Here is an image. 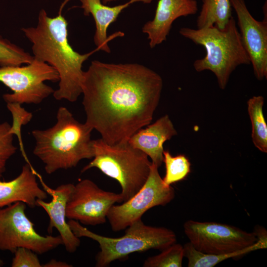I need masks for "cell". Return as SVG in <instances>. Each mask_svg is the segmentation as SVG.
<instances>
[{"instance_id": "cell-12", "label": "cell", "mask_w": 267, "mask_h": 267, "mask_svg": "<svg viewBox=\"0 0 267 267\" xmlns=\"http://www.w3.org/2000/svg\"><path fill=\"white\" fill-rule=\"evenodd\" d=\"M230 0L237 16L236 24L254 74L258 80L267 79V2L263 6L264 18L262 21H258L252 15L244 0Z\"/></svg>"}, {"instance_id": "cell-29", "label": "cell", "mask_w": 267, "mask_h": 267, "mask_svg": "<svg viewBox=\"0 0 267 267\" xmlns=\"http://www.w3.org/2000/svg\"><path fill=\"white\" fill-rule=\"evenodd\" d=\"M4 263L3 261L0 259V267L3 266Z\"/></svg>"}, {"instance_id": "cell-8", "label": "cell", "mask_w": 267, "mask_h": 267, "mask_svg": "<svg viewBox=\"0 0 267 267\" xmlns=\"http://www.w3.org/2000/svg\"><path fill=\"white\" fill-rule=\"evenodd\" d=\"M26 204L17 202L0 208V250L14 253L18 248L44 254L63 245L59 235L42 236L25 213Z\"/></svg>"}, {"instance_id": "cell-1", "label": "cell", "mask_w": 267, "mask_h": 267, "mask_svg": "<svg viewBox=\"0 0 267 267\" xmlns=\"http://www.w3.org/2000/svg\"><path fill=\"white\" fill-rule=\"evenodd\" d=\"M162 89L161 76L143 65L93 60L82 86L85 123L108 144L128 141L151 123Z\"/></svg>"}, {"instance_id": "cell-22", "label": "cell", "mask_w": 267, "mask_h": 267, "mask_svg": "<svg viewBox=\"0 0 267 267\" xmlns=\"http://www.w3.org/2000/svg\"><path fill=\"white\" fill-rule=\"evenodd\" d=\"M34 58L23 48L0 35V67L28 64Z\"/></svg>"}, {"instance_id": "cell-7", "label": "cell", "mask_w": 267, "mask_h": 267, "mask_svg": "<svg viewBox=\"0 0 267 267\" xmlns=\"http://www.w3.org/2000/svg\"><path fill=\"white\" fill-rule=\"evenodd\" d=\"M46 81L59 82L58 74L51 66L35 58L25 66L0 67V82L12 91L2 95L7 104L41 103L54 91L44 83Z\"/></svg>"}, {"instance_id": "cell-9", "label": "cell", "mask_w": 267, "mask_h": 267, "mask_svg": "<svg viewBox=\"0 0 267 267\" xmlns=\"http://www.w3.org/2000/svg\"><path fill=\"white\" fill-rule=\"evenodd\" d=\"M175 196L174 188L166 185L161 178L158 167L152 163L148 178L142 188L131 199L121 205H113L107 219L114 231L125 229L150 209L164 206Z\"/></svg>"}, {"instance_id": "cell-24", "label": "cell", "mask_w": 267, "mask_h": 267, "mask_svg": "<svg viewBox=\"0 0 267 267\" xmlns=\"http://www.w3.org/2000/svg\"><path fill=\"white\" fill-rule=\"evenodd\" d=\"M10 129L11 125L7 122L0 124V178L5 171L7 161L17 150Z\"/></svg>"}, {"instance_id": "cell-2", "label": "cell", "mask_w": 267, "mask_h": 267, "mask_svg": "<svg viewBox=\"0 0 267 267\" xmlns=\"http://www.w3.org/2000/svg\"><path fill=\"white\" fill-rule=\"evenodd\" d=\"M70 0L61 5L58 15L50 17L44 9L39 13L35 27L22 28L21 31L32 43L34 57L47 63L57 72L59 87L53 95L55 99L77 101L82 92L84 72L83 63L95 51L81 54L75 51L68 39V23L62 9Z\"/></svg>"}, {"instance_id": "cell-23", "label": "cell", "mask_w": 267, "mask_h": 267, "mask_svg": "<svg viewBox=\"0 0 267 267\" xmlns=\"http://www.w3.org/2000/svg\"><path fill=\"white\" fill-rule=\"evenodd\" d=\"M184 257L183 246L174 243L160 254L148 257L143 264L144 267H181Z\"/></svg>"}, {"instance_id": "cell-10", "label": "cell", "mask_w": 267, "mask_h": 267, "mask_svg": "<svg viewBox=\"0 0 267 267\" xmlns=\"http://www.w3.org/2000/svg\"><path fill=\"white\" fill-rule=\"evenodd\" d=\"M183 229L194 248L209 254H225L240 251L257 241L253 232L214 222L190 220L185 222Z\"/></svg>"}, {"instance_id": "cell-25", "label": "cell", "mask_w": 267, "mask_h": 267, "mask_svg": "<svg viewBox=\"0 0 267 267\" xmlns=\"http://www.w3.org/2000/svg\"><path fill=\"white\" fill-rule=\"evenodd\" d=\"M20 105L21 104L17 103L7 104V107L13 116V124L11 126L10 132L19 137L20 148L22 149L24 156H25L23 143L21 141L20 128L21 125L26 124L31 120L32 115V113L26 111Z\"/></svg>"}, {"instance_id": "cell-5", "label": "cell", "mask_w": 267, "mask_h": 267, "mask_svg": "<svg viewBox=\"0 0 267 267\" xmlns=\"http://www.w3.org/2000/svg\"><path fill=\"white\" fill-rule=\"evenodd\" d=\"M67 222L77 237H88L99 244L100 250L95 258L96 267H108L112 262L135 252L150 249L162 251L177 241L176 234L171 229L145 224L141 219L127 227L123 236L116 238L97 234L77 221L69 220Z\"/></svg>"}, {"instance_id": "cell-3", "label": "cell", "mask_w": 267, "mask_h": 267, "mask_svg": "<svg viewBox=\"0 0 267 267\" xmlns=\"http://www.w3.org/2000/svg\"><path fill=\"white\" fill-rule=\"evenodd\" d=\"M92 130L77 121L67 108L60 107L52 127L32 131L36 141L33 154L44 163L48 175L75 167L82 160L94 156Z\"/></svg>"}, {"instance_id": "cell-14", "label": "cell", "mask_w": 267, "mask_h": 267, "mask_svg": "<svg viewBox=\"0 0 267 267\" xmlns=\"http://www.w3.org/2000/svg\"><path fill=\"white\" fill-rule=\"evenodd\" d=\"M197 11L196 0H159L153 19L146 22L142 28V32L147 35L150 48L167 40L176 19L194 15Z\"/></svg>"}, {"instance_id": "cell-15", "label": "cell", "mask_w": 267, "mask_h": 267, "mask_svg": "<svg viewBox=\"0 0 267 267\" xmlns=\"http://www.w3.org/2000/svg\"><path fill=\"white\" fill-rule=\"evenodd\" d=\"M36 176V172L28 162L15 178L9 181L0 180V208L17 202L34 208L37 206L38 199H46L47 193L40 187Z\"/></svg>"}, {"instance_id": "cell-4", "label": "cell", "mask_w": 267, "mask_h": 267, "mask_svg": "<svg viewBox=\"0 0 267 267\" xmlns=\"http://www.w3.org/2000/svg\"><path fill=\"white\" fill-rule=\"evenodd\" d=\"M179 33L196 44L204 47L205 56L195 60L193 67L198 72L211 71L222 89L226 88L231 73L237 67L250 64V58L233 17L223 29L215 26L201 29L182 27Z\"/></svg>"}, {"instance_id": "cell-28", "label": "cell", "mask_w": 267, "mask_h": 267, "mask_svg": "<svg viewBox=\"0 0 267 267\" xmlns=\"http://www.w3.org/2000/svg\"><path fill=\"white\" fill-rule=\"evenodd\" d=\"M118 0H101L102 2L104 4H107L108 3L111 2L112 1H115Z\"/></svg>"}, {"instance_id": "cell-18", "label": "cell", "mask_w": 267, "mask_h": 267, "mask_svg": "<svg viewBox=\"0 0 267 267\" xmlns=\"http://www.w3.org/2000/svg\"><path fill=\"white\" fill-rule=\"evenodd\" d=\"M183 246L184 257L188 260V267H213L225 260L240 258L251 252L267 248V242L257 239L254 244L241 250L221 255L209 254L200 252L189 242Z\"/></svg>"}, {"instance_id": "cell-19", "label": "cell", "mask_w": 267, "mask_h": 267, "mask_svg": "<svg viewBox=\"0 0 267 267\" xmlns=\"http://www.w3.org/2000/svg\"><path fill=\"white\" fill-rule=\"evenodd\" d=\"M201 8L196 20L197 28L215 26L224 29L232 16L230 0H202Z\"/></svg>"}, {"instance_id": "cell-26", "label": "cell", "mask_w": 267, "mask_h": 267, "mask_svg": "<svg viewBox=\"0 0 267 267\" xmlns=\"http://www.w3.org/2000/svg\"><path fill=\"white\" fill-rule=\"evenodd\" d=\"M12 267H43L37 254L29 249L20 247L14 253Z\"/></svg>"}, {"instance_id": "cell-17", "label": "cell", "mask_w": 267, "mask_h": 267, "mask_svg": "<svg viewBox=\"0 0 267 267\" xmlns=\"http://www.w3.org/2000/svg\"><path fill=\"white\" fill-rule=\"evenodd\" d=\"M84 14H91L95 24V32L93 37L94 43L99 50L111 52L108 43L117 36H122L124 34L119 32L114 33L110 38L107 37V30L109 26L115 22L122 11L130 5L138 2L150 3L152 0H129L123 4L109 6L103 3L101 0H80Z\"/></svg>"}, {"instance_id": "cell-6", "label": "cell", "mask_w": 267, "mask_h": 267, "mask_svg": "<svg viewBox=\"0 0 267 267\" xmlns=\"http://www.w3.org/2000/svg\"><path fill=\"white\" fill-rule=\"evenodd\" d=\"M93 159L81 172L97 168L119 183L122 202L131 199L142 188L148 178L152 165L148 156L128 141L110 145L99 138L93 140Z\"/></svg>"}, {"instance_id": "cell-13", "label": "cell", "mask_w": 267, "mask_h": 267, "mask_svg": "<svg viewBox=\"0 0 267 267\" xmlns=\"http://www.w3.org/2000/svg\"><path fill=\"white\" fill-rule=\"evenodd\" d=\"M43 185L44 189L51 196L52 199L49 202L38 199L37 201V206L42 207L49 217L47 231L51 233L53 228H56L59 233L66 250L73 253L79 247L81 242L80 238L73 233L66 221V210L67 203L74 185L72 183L63 184L54 189L44 183H43Z\"/></svg>"}, {"instance_id": "cell-27", "label": "cell", "mask_w": 267, "mask_h": 267, "mask_svg": "<svg viewBox=\"0 0 267 267\" xmlns=\"http://www.w3.org/2000/svg\"><path fill=\"white\" fill-rule=\"evenodd\" d=\"M73 267L66 262L51 259L46 263L43 265V267Z\"/></svg>"}, {"instance_id": "cell-11", "label": "cell", "mask_w": 267, "mask_h": 267, "mask_svg": "<svg viewBox=\"0 0 267 267\" xmlns=\"http://www.w3.org/2000/svg\"><path fill=\"white\" fill-rule=\"evenodd\" d=\"M121 202L120 193L105 191L90 179H82L74 185L67 202L66 218L85 225L103 224L111 207Z\"/></svg>"}, {"instance_id": "cell-20", "label": "cell", "mask_w": 267, "mask_h": 267, "mask_svg": "<svg viewBox=\"0 0 267 267\" xmlns=\"http://www.w3.org/2000/svg\"><path fill=\"white\" fill-rule=\"evenodd\" d=\"M264 97L254 96L247 101V109L252 125V139L260 151L267 153V125L263 113Z\"/></svg>"}, {"instance_id": "cell-16", "label": "cell", "mask_w": 267, "mask_h": 267, "mask_svg": "<svg viewBox=\"0 0 267 267\" xmlns=\"http://www.w3.org/2000/svg\"><path fill=\"white\" fill-rule=\"evenodd\" d=\"M177 134L169 116L165 115L146 128L139 130L128 142L145 153L159 168L163 162L164 143Z\"/></svg>"}, {"instance_id": "cell-21", "label": "cell", "mask_w": 267, "mask_h": 267, "mask_svg": "<svg viewBox=\"0 0 267 267\" xmlns=\"http://www.w3.org/2000/svg\"><path fill=\"white\" fill-rule=\"evenodd\" d=\"M163 162L165 165L166 173L162 179L167 186L184 179L190 172V163L183 154L173 156L170 152L164 150Z\"/></svg>"}]
</instances>
